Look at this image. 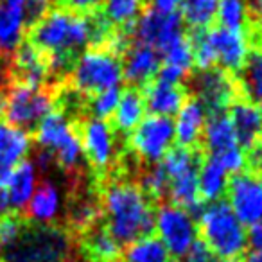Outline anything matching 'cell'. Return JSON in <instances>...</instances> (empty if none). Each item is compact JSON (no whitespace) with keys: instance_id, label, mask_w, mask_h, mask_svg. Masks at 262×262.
I'll list each match as a JSON object with an SVG mask.
<instances>
[{"instance_id":"d4e9b609","label":"cell","mask_w":262,"mask_h":262,"mask_svg":"<svg viewBox=\"0 0 262 262\" xmlns=\"http://www.w3.org/2000/svg\"><path fill=\"white\" fill-rule=\"evenodd\" d=\"M61 208V194L52 182H41L36 187L33 198L29 200L26 210V219L34 223H54Z\"/></svg>"},{"instance_id":"b9f144b4","label":"cell","mask_w":262,"mask_h":262,"mask_svg":"<svg viewBox=\"0 0 262 262\" xmlns=\"http://www.w3.org/2000/svg\"><path fill=\"white\" fill-rule=\"evenodd\" d=\"M54 165H56L54 155L49 153V151H45V149H38L36 157H34V167H36V171L49 172Z\"/></svg>"},{"instance_id":"cb8c5ba5","label":"cell","mask_w":262,"mask_h":262,"mask_svg":"<svg viewBox=\"0 0 262 262\" xmlns=\"http://www.w3.org/2000/svg\"><path fill=\"white\" fill-rule=\"evenodd\" d=\"M201 139H203V146L210 153V157H217V155L239 146L232 120L225 112L208 115Z\"/></svg>"},{"instance_id":"9a60e30c","label":"cell","mask_w":262,"mask_h":262,"mask_svg":"<svg viewBox=\"0 0 262 262\" xmlns=\"http://www.w3.org/2000/svg\"><path fill=\"white\" fill-rule=\"evenodd\" d=\"M49 79L47 58L24 40L9 59V81L33 88H43Z\"/></svg>"},{"instance_id":"e0dca14e","label":"cell","mask_w":262,"mask_h":262,"mask_svg":"<svg viewBox=\"0 0 262 262\" xmlns=\"http://www.w3.org/2000/svg\"><path fill=\"white\" fill-rule=\"evenodd\" d=\"M26 0H0V58L11 59L26 34Z\"/></svg>"},{"instance_id":"f1b7e54d","label":"cell","mask_w":262,"mask_h":262,"mask_svg":"<svg viewBox=\"0 0 262 262\" xmlns=\"http://www.w3.org/2000/svg\"><path fill=\"white\" fill-rule=\"evenodd\" d=\"M219 0H182L180 2V18L194 33L207 31L217 16Z\"/></svg>"},{"instance_id":"7a4b0ae2","label":"cell","mask_w":262,"mask_h":262,"mask_svg":"<svg viewBox=\"0 0 262 262\" xmlns=\"http://www.w3.org/2000/svg\"><path fill=\"white\" fill-rule=\"evenodd\" d=\"M101 215L104 228L122 246L155 233L153 201L137 183L115 180L102 189Z\"/></svg>"},{"instance_id":"ee69618b","label":"cell","mask_w":262,"mask_h":262,"mask_svg":"<svg viewBox=\"0 0 262 262\" xmlns=\"http://www.w3.org/2000/svg\"><path fill=\"white\" fill-rule=\"evenodd\" d=\"M248 13H250V15L253 16V20L257 22L258 31H260V34H262V0H250V6H248Z\"/></svg>"},{"instance_id":"836d02e7","label":"cell","mask_w":262,"mask_h":262,"mask_svg":"<svg viewBox=\"0 0 262 262\" xmlns=\"http://www.w3.org/2000/svg\"><path fill=\"white\" fill-rule=\"evenodd\" d=\"M120 99V88H110V90L99 92L95 95H90L88 101V110L92 117L99 120H108L113 115L117 104Z\"/></svg>"},{"instance_id":"277c9868","label":"cell","mask_w":262,"mask_h":262,"mask_svg":"<svg viewBox=\"0 0 262 262\" xmlns=\"http://www.w3.org/2000/svg\"><path fill=\"white\" fill-rule=\"evenodd\" d=\"M198 235L217 258L243 257L248 248L246 228L226 201H214L198 217Z\"/></svg>"},{"instance_id":"ab89813d","label":"cell","mask_w":262,"mask_h":262,"mask_svg":"<svg viewBox=\"0 0 262 262\" xmlns=\"http://www.w3.org/2000/svg\"><path fill=\"white\" fill-rule=\"evenodd\" d=\"M244 153H246V167H250V171L253 172H262V140Z\"/></svg>"},{"instance_id":"8992f818","label":"cell","mask_w":262,"mask_h":262,"mask_svg":"<svg viewBox=\"0 0 262 262\" xmlns=\"http://www.w3.org/2000/svg\"><path fill=\"white\" fill-rule=\"evenodd\" d=\"M122 81L120 58L102 47H90L84 51L77 56L70 70V83L77 94L95 95L110 88H120Z\"/></svg>"},{"instance_id":"ba28073f","label":"cell","mask_w":262,"mask_h":262,"mask_svg":"<svg viewBox=\"0 0 262 262\" xmlns=\"http://www.w3.org/2000/svg\"><path fill=\"white\" fill-rule=\"evenodd\" d=\"M155 235L178 262L198 239V223L185 208L165 203L155 210Z\"/></svg>"},{"instance_id":"4dcf8cb0","label":"cell","mask_w":262,"mask_h":262,"mask_svg":"<svg viewBox=\"0 0 262 262\" xmlns=\"http://www.w3.org/2000/svg\"><path fill=\"white\" fill-rule=\"evenodd\" d=\"M243 92L248 101L262 102V45L250 52V58L243 69Z\"/></svg>"},{"instance_id":"5b68a950","label":"cell","mask_w":262,"mask_h":262,"mask_svg":"<svg viewBox=\"0 0 262 262\" xmlns=\"http://www.w3.org/2000/svg\"><path fill=\"white\" fill-rule=\"evenodd\" d=\"M54 106L56 97L47 88L9 83L0 90V119L29 135L49 113L54 112Z\"/></svg>"},{"instance_id":"bcb514c9","label":"cell","mask_w":262,"mask_h":262,"mask_svg":"<svg viewBox=\"0 0 262 262\" xmlns=\"http://www.w3.org/2000/svg\"><path fill=\"white\" fill-rule=\"evenodd\" d=\"M244 262H262V251H251L244 257Z\"/></svg>"},{"instance_id":"f6af8a7d","label":"cell","mask_w":262,"mask_h":262,"mask_svg":"<svg viewBox=\"0 0 262 262\" xmlns=\"http://www.w3.org/2000/svg\"><path fill=\"white\" fill-rule=\"evenodd\" d=\"M9 203H8V194H6V189H0V214L8 212Z\"/></svg>"},{"instance_id":"e575fe53","label":"cell","mask_w":262,"mask_h":262,"mask_svg":"<svg viewBox=\"0 0 262 262\" xmlns=\"http://www.w3.org/2000/svg\"><path fill=\"white\" fill-rule=\"evenodd\" d=\"M26 221L27 219L22 212L8 210L0 214V246H9L22 232Z\"/></svg>"},{"instance_id":"8fae6325","label":"cell","mask_w":262,"mask_h":262,"mask_svg":"<svg viewBox=\"0 0 262 262\" xmlns=\"http://www.w3.org/2000/svg\"><path fill=\"white\" fill-rule=\"evenodd\" d=\"M228 201L232 212L243 225L262 221V172L243 171L228 182Z\"/></svg>"},{"instance_id":"7c38bea8","label":"cell","mask_w":262,"mask_h":262,"mask_svg":"<svg viewBox=\"0 0 262 262\" xmlns=\"http://www.w3.org/2000/svg\"><path fill=\"white\" fill-rule=\"evenodd\" d=\"M77 135L83 147V157L90 162V165L97 171H104L115 160V129L108 124V120L90 119L83 120L76 126Z\"/></svg>"},{"instance_id":"484cf974","label":"cell","mask_w":262,"mask_h":262,"mask_svg":"<svg viewBox=\"0 0 262 262\" xmlns=\"http://www.w3.org/2000/svg\"><path fill=\"white\" fill-rule=\"evenodd\" d=\"M144 115H146V101L142 92L133 86L120 92L119 104L112 115L113 127L120 133H131L140 124Z\"/></svg>"},{"instance_id":"d590c367","label":"cell","mask_w":262,"mask_h":262,"mask_svg":"<svg viewBox=\"0 0 262 262\" xmlns=\"http://www.w3.org/2000/svg\"><path fill=\"white\" fill-rule=\"evenodd\" d=\"M214 158L225 167V171L228 172V174H239V172H243L244 167H246V153H244V149H241L239 146L233 147V149L225 151V153L217 155V157H214Z\"/></svg>"},{"instance_id":"4316f807","label":"cell","mask_w":262,"mask_h":262,"mask_svg":"<svg viewBox=\"0 0 262 262\" xmlns=\"http://www.w3.org/2000/svg\"><path fill=\"white\" fill-rule=\"evenodd\" d=\"M228 172L214 157H208L201 162L198 171V189H200L201 201H219L228 189Z\"/></svg>"},{"instance_id":"30bf717a","label":"cell","mask_w":262,"mask_h":262,"mask_svg":"<svg viewBox=\"0 0 262 262\" xmlns=\"http://www.w3.org/2000/svg\"><path fill=\"white\" fill-rule=\"evenodd\" d=\"M183 36V22L176 13H158L149 11L142 13L140 18L131 27V40L135 43L146 45L164 54L174 41Z\"/></svg>"},{"instance_id":"ffe728a7","label":"cell","mask_w":262,"mask_h":262,"mask_svg":"<svg viewBox=\"0 0 262 262\" xmlns=\"http://www.w3.org/2000/svg\"><path fill=\"white\" fill-rule=\"evenodd\" d=\"M142 95L146 101V110H149L151 115L167 117V119L176 115L187 101V90L182 84L164 83L158 79L147 83Z\"/></svg>"},{"instance_id":"681fc988","label":"cell","mask_w":262,"mask_h":262,"mask_svg":"<svg viewBox=\"0 0 262 262\" xmlns=\"http://www.w3.org/2000/svg\"><path fill=\"white\" fill-rule=\"evenodd\" d=\"M0 248H2V246H0Z\"/></svg>"},{"instance_id":"603a6c76","label":"cell","mask_w":262,"mask_h":262,"mask_svg":"<svg viewBox=\"0 0 262 262\" xmlns=\"http://www.w3.org/2000/svg\"><path fill=\"white\" fill-rule=\"evenodd\" d=\"M31 135L0 119V167L13 169L31 151Z\"/></svg>"},{"instance_id":"2e32d148","label":"cell","mask_w":262,"mask_h":262,"mask_svg":"<svg viewBox=\"0 0 262 262\" xmlns=\"http://www.w3.org/2000/svg\"><path fill=\"white\" fill-rule=\"evenodd\" d=\"M122 76L129 84L146 86L157 77L162 58L155 49L140 43H131L122 54Z\"/></svg>"},{"instance_id":"9c48e42d","label":"cell","mask_w":262,"mask_h":262,"mask_svg":"<svg viewBox=\"0 0 262 262\" xmlns=\"http://www.w3.org/2000/svg\"><path fill=\"white\" fill-rule=\"evenodd\" d=\"M174 142V122L167 117L147 115L129 133V147L147 164H160Z\"/></svg>"},{"instance_id":"44dd1931","label":"cell","mask_w":262,"mask_h":262,"mask_svg":"<svg viewBox=\"0 0 262 262\" xmlns=\"http://www.w3.org/2000/svg\"><path fill=\"white\" fill-rule=\"evenodd\" d=\"M208 113L205 106L196 97L187 99L180 112L176 113L174 122V139L180 147H194L201 140Z\"/></svg>"},{"instance_id":"7dc6e473","label":"cell","mask_w":262,"mask_h":262,"mask_svg":"<svg viewBox=\"0 0 262 262\" xmlns=\"http://www.w3.org/2000/svg\"><path fill=\"white\" fill-rule=\"evenodd\" d=\"M215 262H244V257H237V258H217Z\"/></svg>"},{"instance_id":"6da1fadb","label":"cell","mask_w":262,"mask_h":262,"mask_svg":"<svg viewBox=\"0 0 262 262\" xmlns=\"http://www.w3.org/2000/svg\"><path fill=\"white\" fill-rule=\"evenodd\" d=\"M113 27L102 15H76L67 9H51L36 24L29 27L27 41L45 56H70L76 58L81 49L104 47Z\"/></svg>"},{"instance_id":"52a82bcc","label":"cell","mask_w":262,"mask_h":262,"mask_svg":"<svg viewBox=\"0 0 262 262\" xmlns=\"http://www.w3.org/2000/svg\"><path fill=\"white\" fill-rule=\"evenodd\" d=\"M34 140L54 155L56 165L67 172H74L83 160V147L77 129L65 112H51L34 129Z\"/></svg>"},{"instance_id":"8d00e7d4","label":"cell","mask_w":262,"mask_h":262,"mask_svg":"<svg viewBox=\"0 0 262 262\" xmlns=\"http://www.w3.org/2000/svg\"><path fill=\"white\" fill-rule=\"evenodd\" d=\"M58 4L61 9H67L76 15H94L97 8L102 4V0H58Z\"/></svg>"},{"instance_id":"4fadbf2b","label":"cell","mask_w":262,"mask_h":262,"mask_svg":"<svg viewBox=\"0 0 262 262\" xmlns=\"http://www.w3.org/2000/svg\"><path fill=\"white\" fill-rule=\"evenodd\" d=\"M208 45L215 56V65L225 72H241L250 58L251 40L244 31H230L225 27H212L203 31Z\"/></svg>"},{"instance_id":"f907efd6","label":"cell","mask_w":262,"mask_h":262,"mask_svg":"<svg viewBox=\"0 0 262 262\" xmlns=\"http://www.w3.org/2000/svg\"><path fill=\"white\" fill-rule=\"evenodd\" d=\"M0 262H2V260H0Z\"/></svg>"},{"instance_id":"ac0fdd59","label":"cell","mask_w":262,"mask_h":262,"mask_svg":"<svg viewBox=\"0 0 262 262\" xmlns=\"http://www.w3.org/2000/svg\"><path fill=\"white\" fill-rule=\"evenodd\" d=\"M74 241L76 251H79L84 262H122V246L106 232L102 225H95Z\"/></svg>"},{"instance_id":"7bdbcfd3","label":"cell","mask_w":262,"mask_h":262,"mask_svg":"<svg viewBox=\"0 0 262 262\" xmlns=\"http://www.w3.org/2000/svg\"><path fill=\"white\" fill-rule=\"evenodd\" d=\"M182 0H151V9L158 13H176Z\"/></svg>"},{"instance_id":"60d3db41","label":"cell","mask_w":262,"mask_h":262,"mask_svg":"<svg viewBox=\"0 0 262 262\" xmlns=\"http://www.w3.org/2000/svg\"><path fill=\"white\" fill-rule=\"evenodd\" d=\"M246 243L251 248V251H262V221L255 223L248 228Z\"/></svg>"},{"instance_id":"f35d334b","label":"cell","mask_w":262,"mask_h":262,"mask_svg":"<svg viewBox=\"0 0 262 262\" xmlns=\"http://www.w3.org/2000/svg\"><path fill=\"white\" fill-rule=\"evenodd\" d=\"M215 260H217V257H215V255L208 250L207 244L198 237L192 246H190V250L187 251L185 257L180 258L178 262H215Z\"/></svg>"},{"instance_id":"83f0119b","label":"cell","mask_w":262,"mask_h":262,"mask_svg":"<svg viewBox=\"0 0 262 262\" xmlns=\"http://www.w3.org/2000/svg\"><path fill=\"white\" fill-rule=\"evenodd\" d=\"M146 0H102V18L112 27L129 31L144 13Z\"/></svg>"},{"instance_id":"c3c4849f","label":"cell","mask_w":262,"mask_h":262,"mask_svg":"<svg viewBox=\"0 0 262 262\" xmlns=\"http://www.w3.org/2000/svg\"><path fill=\"white\" fill-rule=\"evenodd\" d=\"M258 108H260V113H262V102H260V106H258Z\"/></svg>"},{"instance_id":"f546056e","label":"cell","mask_w":262,"mask_h":262,"mask_svg":"<svg viewBox=\"0 0 262 262\" xmlns=\"http://www.w3.org/2000/svg\"><path fill=\"white\" fill-rule=\"evenodd\" d=\"M122 262H174V258L153 233L131 243L122 253Z\"/></svg>"},{"instance_id":"d6986e66","label":"cell","mask_w":262,"mask_h":262,"mask_svg":"<svg viewBox=\"0 0 262 262\" xmlns=\"http://www.w3.org/2000/svg\"><path fill=\"white\" fill-rule=\"evenodd\" d=\"M228 117L241 149L246 151L262 140V113L255 102L248 99H235Z\"/></svg>"},{"instance_id":"7402d4cb","label":"cell","mask_w":262,"mask_h":262,"mask_svg":"<svg viewBox=\"0 0 262 262\" xmlns=\"http://www.w3.org/2000/svg\"><path fill=\"white\" fill-rule=\"evenodd\" d=\"M36 182L38 171L33 162L24 160L11 169V176H9V182L6 185V194H8V203L13 210L22 212L27 207L38 187Z\"/></svg>"},{"instance_id":"d6a6232c","label":"cell","mask_w":262,"mask_h":262,"mask_svg":"<svg viewBox=\"0 0 262 262\" xmlns=\"http://www.w3.org/2000/svg\"><path fill=\"white\" fill-rule=\"evenodd\" d=\"M140 190L149 198L151 201H158L164 196H167L169 190V178L160 164H155L140 176Z\"/></svg>"},{"instance_id":"3957f363","label":"cell","mask_w":262,"mask_h":262,"mask_svg":"<svg viewBox=\"0 0 262 262\" xmlns=\"http://www.w3.org/2000/svg\"><path fill=\"white\" fill-rule=\"evenodd\" d=\"M4 250L2 262H76L74 235L58 223L27 219L18 237Z\"/></svg>"},{"instance_id":"74e56055","label":"cell","mask_w":262,"mask_h":262,"mask_svg":"<svg viewBox=\"0 0 262 262\" xmlns=\"http://www.w3.org/2000/svg\"><path fill=\"white\" fill-rule=\"evenodd\" d=\"M54 0H26V26L31 27L36 24L41 16L51 11V6Z\"/></svg>"},{"instance_id":"5bb4252c","label":"cell","mask_w":262,"mask_h":262,"mask_svg":"<svg viewBox=\"0 0 262 262\" xmlns=\"http://www.w3.org/2000/svg\"><path fill=\"white\" fill-rule=\"evenodd\" d=\"M194 90L196 99L205 106L208 115L223 113L237 99V84L232 74L217 67L198 74L194 77Z\"/></svg>"},{"instance_id":"1f68e13d","label":"cell","mask_w":262,"mask_h":262,"mask_svg":"<svg viewBox=\"0 0 262 262\" xmlns=\"http://www.w3.org/2000/svg\"><path fill=\"white\" fill-rule=\"evenodd\" d=\"M221 26L230 31H244L250 18L248 13V4L244 0H219L217 16Z\"/></svg>"}]
</instances>
